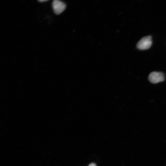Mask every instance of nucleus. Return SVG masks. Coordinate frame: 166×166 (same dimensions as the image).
Here are the masks:
<instances>
[{
    "mask_svg": "<svg viewBox=\"0 0 166 166\" xmlns=\"http://www.w3.org/2000/svg\"><path fill=\"white\" fill-rule=\"evenodd\" d=\"M152 44L151 37L150 36L144 37L138 42L137 47L140 50H145L150 48Z\"/></svg>",
    "mask_w": 166,
    "mask_h": 166,
    "instance_id": "f257e3e1",
    "label": "nucleus"
},
{
    "mask_svg": "<svg viewBox=\"0 0 166 166\" xmlns=\"http://www.w3.org/2000/svg\"><path fill=\"white\" fill-rule=\"evenodd\" d=\"M164 79V74L161 72H153L150 74L149 76V81L153 83L163 82Z\"/></svg>",
    "mask_w": 166,
    "mask_h": 166,
    "instance_id": "f03ea898",
    "label": "nucleus"
},
{
    "mask_svg": "<svg viewBox=\"0 0 166 166\" xmlns=\"http://www.w3.org/2000/svg\"><path fill=\"white\" fill-rule=\"evenodd\" d=\"M88 166H97L96 164L93 163H91Z\"/></svg>",
    "mask_w": 166,
    "mask_h": 166,
    "instance_id": "20e7f679",
    "label": "nucleus"
},
{
    "mask_svg": "<svg viewBox=\"0 0 166 166\" xmlns=\"http://www.w3.org/2000/svg\"><path fill=\"white\" fill-rule=\"evenodd\" d=\"M52 6L54 13L57 15L60 14L66 8V4L58 0H54L53 2Z\"/></svg>",
    "mask_w": 166,
    "mask_h": 166,
    "instance_id": "7ed1b4c3",
    "label": "nucleus"
},
{
    "mask_svg": "<svg viewBox=\"0 0 166 166\" xmlns=\"http://www.w3.org/2000/svg\"><path fill=\"white\" fill-rule=\"evenodd\" d=\"M48 0H40V1H38L41 3L47 2L48 1Z\"/></svg>",
    "mask_w": 166,
    "mask_h": 166,
    "instance_id": "39448f33",
    "label": "nucleus"
}]
</instances>
